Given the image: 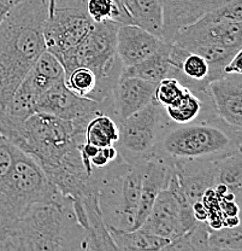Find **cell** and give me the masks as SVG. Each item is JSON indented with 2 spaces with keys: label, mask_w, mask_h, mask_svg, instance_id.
<instances>
[{
  "label": "cell",
  "mask_w": 242,
  "mask_h": 251,
  "mask_svg": "<svg viewBox=\"0 0 242 251\" xmlns=\"http://www.w3.org/2000/svg\"><path fill=\"white\" fill-rule=\"evenodd\" d=\"M47 0H21L0 22V109L46 51Z\"/></svg>",
  "instance_id": "1"
},
{
  "label": "cell",
  "mask_w": 242,
  "mask_h": 251,
  "mask_svg": "<svg viewBox=\"0 0 242 251\" xmlns=\"http://www.w3.org/2000/svg\"><path fill=\"white\" fill-rule=\"evenodd\" d=\"M10 250H86L87 238L72 200L57 190L33 204L12 226Z\"/></svg>",
  "instance_id": "2"
},
{
  "label": "cell",
  "mask_w": 242,
  "mask_h": 251,
  "mask_svg": "<svg viewBox=\"0 0 242 251\" xmlns=\"http://www.w3.org/2000/svg\"><path fill=\"white\" fill-rule=\"evenodd\" d=\"M242 129L223 121L215 109L188 124L169 120L161 129L154 155L168 161H218L241 150Z\"/></svg>",
  "instance_id": "3"
},
{
  "label": "cell",
  "mask_w": 242,
  "mask_h": 251,
  "mask_svg": "<svg viewBox=\"0 0 242 251\" xmlns=\"http://www.w3.org/2000/svg\"><path fill=\"white\" fill-rule=\"evenodd\" d=\"M0 133L17 149L38 162L47 173L58 166L67 153L85 141L71 121L53 115L34 112L22 122H0Z\"/></svg>",
  "instance_id": "4"
},
{
  "label": "cell",
  "mask_w": 242,
  "mask_h": 251,
  "mask_svg": "<svg viewBox=\"0 0 242 251\" xmlns=\"http://www.w3.org/2000/svg\"><path fill=\"white\" fill-rule=\"evenodd\" d=\"M119 23H93L89 33L72 51L59 59L64 75L77 67L93 70L98 86L93 100H112V88L122 74L123 64L117 54V30Z\"/></svg>",
  "instance_id": "5"
},
{
  "label": "cell",
  "mask_w": 242,
  "mask_h": 251,
  "mask_svg": "<svg viewBox=\"0 0 242 251\" xmlns=\"http://www.w3.org/2000/svg\"><path fill=\"white\" fill-rule=\"evenodd\" d=\"M170 43L184 50L205 45L242 47V0H229L182 28Z\"/></svg>",
  "instance_id": "6"
},
{
  "label": "cell",
  "mask_w": 242,
  "mask_h": 251,
  "mask_svg": "<svg viewBox=\"0 0 242 251\" xmlns=\"http://www.w3.org/2000/svg\"><path fill=\"white\" fill-rule=\"evenodd\" d=\"M168 121L163 105L154 98L139 111L118 121L119 137L114 146L122 158L129 164L144 163L151 158Z\"/></svg>",
  "instance_id": "7"
},
{
  "label": "cell",
  "mask_w": 242,
  "mask_h": 251,
  "mask_svg": "<svg viewBox=\"0 0 242 251\" xmlns=\"http://www.w3.org/2000/svg\"><path fill=\"white\" fill-rule=\"evenodd\" d=\"M57 190L38 162L18 149L7 181L6 228L12 226L33 204L46 200Z\"/></svg>",
  "instance_id": "8"
},
{
  "label": "cell",
  "mask_w": 242,
  "mask_h": 251,
  "mask_svg": "<svg viewBox=\"0 0 242 251\" xmlns=\"http://www.w3.org/2000/svg\"><path fill=\"white\" fill-rule=\"evenodd\" d=\"M93 23L86 12V5L47 0V16L44 23L46 51L59 61L85 39Z\"/></svg>",
  "instance_id": "9"
},
{
  "label": "cell",
  "mask_w": 242,
  "mask_h": 251,
  "mask_svg": "<svg viewBox=\"0 0 242 251\" xmlns=\"http://www.w3.org/2000/svg\"><path fill=\"white\" fill-rule=\"evenodd\" d=\"M35 112L53 115L67 121H89L95 114L105 112L113 116L112 100L97 101L83 98L69 90L64 80L54 83L38 99ZM114 117V116H113Z\"/></svg>",
  "instance_id": "10"
},
{
  "label": "cell",
  "mask_w": 242,
  "mask_h": 251,
  "mask_svg": "<svg viewBox=\"0 0 242 251\" xmlns=\"http://www.w3.org/2000/svg\"><path fill=\"white\" fill-rule=\"evenodd\" d=\"M197 222L193 209L179 205L173 192L166 187L157 196L150 214L140 228L171 242L187 233Z\"/></svg>",
  "instance_id": "11"
},
{
  "label": "cell",
  "mask_w": 242,
  "mask_h": 251,
  "mask_svg": "<svg viewBox=\"0 0 242 251\" xmlns=\"http://www.w3.org/2000/svg\"><path fill=\"white\" fill-rule=\"evenodd\" d=\"M171 43L132 23L121 25L117 30V54L123 67H132L152 57L169 54Z\"/></svg>",
  "instance_id": "12"
},
{
  "label": "cell",
  "mask_w": 242,
  "mask_h": 251,
  "mask_svg": "<svg viewBox=\"0 0 242 251\" xmlns=\"http://www.w3.org/2000/svg\"><path fill=\"white\" fill-rule=\"evenodd\" d=\"M207 91L216 114L242 129V74H224L210 82Z\"/></svg>",
  "instance_id": "13"
},
{
  "label": "cell",
  "mask_w": 242,
  "mask_h": 251,
  "mask_svg": "<svg viewBox=\"0 0 242 251\" xmlns=\"http://www.w3.org/2000/svg\"><path fill=\"white\" fill-rule=\"evenodd\" d=\"M226 1L229 0H161L163 40L170 43L178 30Z\"/></svg>",
  "instance_id": "14"
},
{
  "label": "cell",
  "mask_w": 242,
  "mask_h": 251,
  "mask_svg": "<svg viewBox=\"0 0 242 251\" xmlns=\"http://www.w3.org/2000/svg\"><path fill=\"white\" fill-rule=\"evenodd\" d=\"M157 83L121 74L112 88L113 116L117 121L139 111L154 98Z\"/></svg>",
  "instance_id": "15"
},
{
  "label": "cell",
  "mask_w": 242,
  "mask_h": 251,
  "mask_svg": "<svg viewBox=\"0 0 242 251\" xmlns=\"http://www.w3.org/2000/svg\"><path fill=\"white\" fill-rule=\"evenodd\" d=\"M174 172L189 202L201 201L205 191L215 188L217 180V161L182 159L174 161Z\"/></svg>",
  "instance_id": "16"
},
{
  "label": "cell",
  "mask_w": 242,
  "mask_h": 251,
  "mask_svg": "<svg viewBox=\"0 0 242 251\" xmlns=\"http://www.w3.org/2000/svg\"><path fill=\"white\" fill-rule=\"evenodd\" d=\"M171 173H173V162L160 156L153 155L144 163L141 195L136 210L134 229L141 227L150 214L157 196L161 190L168 187Z\"/></svg>",
  "instance_id": "17"
},
{
  "label": "cell",
  "mask_w": 242,
  "mask_h": 251,
  "mask_svg": "<svg viewBox=\"0 0 242 251\" xmlns=\"http://www.w3.org/2000/svg\"><path fill=\"white\" fill-rule=\"evenodd\" d=\"M123 5L134 25L163 39L161 0H124Z\"/></svg>",
  "instance_id": "18"
},
{
  "label": "cell",
  "mask_w": 242,
  "mask_h": 251,
  "mask_svg": "<svg viewBox=\"0 0 242 251\" xmlns=\"http://www.w3.org/2000/svg\"><path fill=\"white\" fill-rule=\"evenodd\" d=\"M168 119L174 124H188L197 120L202 112L213 109L210 94H197L186 90L183 96L169 106H163Z\"/></svg>",
  "instance_id": "19"
},
{
  "label": "cell",
  "mask_w": 242,
  "mask_h": 251,
  "mask_svg": "<svg viewBox=\"0 0 242 251\" xmlns=\"http://www.w3.org/2000/svg\"><path fill=\"white\" fill-rule=\"evenodd\" d=\"M117 250L122 251H147L163 250L170 240L137 228L132 231H118L108 228Z\"/></svg>",
  "instance_id": "20"
},
{
  "label": "cell",
  "mask_w": 242,
  "mask_h": 251,
  "mask_svg": "<svg viewBox=\"0 0 242 251\" xmlns=\"http://www.w3.org/2000/svg\"><path fill=\"white\" fill-rule=\"evenodd\" d=\"M119 137L118 121L105 112L95 114L85 128V141L97 148L114 145Z\"/></svg>",
  "instance_id": "21"
},
{
  "label": "cell",
  "mask_w": 242,
  "mask_h": 251,
  "mask_svg": "<svg viewBox=\"0 0 242 251\" xmlns=\"http://www.w3.org/2000/svg\"><path fill=\"white\" fill-rule=\"evenodd\" d=\"M171 69H173V63L169 59V54H161L146 59L132 67H123L122 75L158 83L165 77H170Z\"/></svg>",
  "instance_id": "22"
},
{
  "label": "cell",
  "mask_w": 242,
  "mask_h": 251,
  "mask_svg": "<svg viewBox=\"0 0 242 251\" xmlns=\"http://www.w3.org/2000/svg\"><path fill=\"white\" fill-rule=\"evenodd\" d=\"M218 184L228 187L229 192L235 196L236 202L241 203L242 193V151H236L231 155L217 161Z\"/></svg>",
  "instance_id": "23"
},
{
  "label": "cell",
  "mask_w": 242,
  "mask_h": 251,
  "mask_svg": "<svg viewBox=\"0 0 242 251\" xmlns=\"http://www.w3.org/2000/svg\"><path fill=\"white\" fill-rule=\"evenodd\" d=\"M86 12L94 23H132L126 7L119 0H86ZM134 25V23H132Z\"/></svg>",
  "instance_id": "24"
},
{
  "label": "cell",
  "mask_w": 242,
  "mask_h": 251,
  "mask_svg": "<svg viewBox=\"0 0 242 251\" xmlns=\"http://www.w3.org/2000/svg\"><path fill=\"white\" fill-rule=\"evenodd\" d=\"M17 151L18 149L16 146L0 133V227L2 228L7 227L5 198H6L7 181L14 167Z\"/></svg>",
  "instance_id": "25"
},
{
  "label": "cell",
  "mask_w": 242,
  "mask_h": 251,
  "mask_svg": "<svg viewBox=\"0 0 242 251\" xmlns=\"http://www.w3.org/2000/svg\"><path fill=\"white\" fill-rule=\"evenodd\" d=\"M210 227L206 221H198L192 229L181 237L171 240L163 250L195 251L209 250Z\"/></svg>",
  "instance_id": "26"
},
{
  "label": "cell",
  "mask_w": 242,
  "mask_h": 251,
  "mask_svg": "<svg viewBox=\"0 0 242 251\" xmlns=\"http://www.w3.org/2000/svg\"><path fill=\"white\" fill-rule=\"evenodd\" d=\"M64 82L71 92L83 98L92 99L97 91L98 80L94 72L85 67H77L64 75Z\"/></svg>",
  "instance_id": "27"
},
{
  "label": "cell",
  "mask_w": 242,
  "mask_h": 251,
  "mask_svg": "<svg viewBox=\"0 0 242 251\" xmlns=\"http://www.w3.org/2000/svg\"><path fill=\"white\" fill-rule=\"evenodd\" d=\"M209 250L242 251L241 225L209 231Z\"/></svg>",
  "instance_id": "28"
},
{
  "label": "cell",
  "mask_w": 242,
  "mask_h": 251,
  "mask_svg": "<svg viewBox=\"0 0 242 251\" xmlns=\"http://www.w3.org/2000/svg\"><path fill=\"white\" fill-rule=\"evenodd\" d=\"M187 88L174 77H165L157 83L154 91V99L163 106H169L177 101Z\"/></svg>",
  "instance_id": "29"
},
{
  "label": "cell",
  "mask_w": 242,
  "mask_h": 251,
  "mask_svg": "<svg viewBox=\"0 0 242 251\" xmlns=\"http://www.w3.org/2000/svg\"><path fill=\"white\" fill-rule=\"evenodd\" d=\"M220 205L223 216H234L239 215V213H240V204L236 203L235 201H226L222 198Z\"/></svg>",
  "instance_id": "30"
},
{
  "label": "cell",
  "mask_w": 242,
  "mask_h": 251,
  "mask_svg": "<svg viewBox=\"0 0 242 251\" xmlns=\"http://www.w3.org/2000/svg\"><path fill=\"white\" fill-rule=\"evenodd\" d=\"M241 57H242V50L239 51L230 61L228 62V64L224 67V74H242L241 69Z\"/></svg>",
  "instance_id": "31"
},
{
  "label": "cell",
  "mask_w": 242,
  "mask_h": 251,
  "mask_svg": "<svg viewBox=\"0 0 242 251\" xmlns=\"http://www.w3.org/2000/svg\"><path fill=\"white\" fill-rule=\"evenodd\" d=\"M192 209H193V215L197 221H206L207 210H206V208H205L204 204H202L201 201H198V202L193 203Z\"/></svg>",
  "instance_id": "32"
},
{
  "label": "cell",
  "mask_w": 242,
  "mask_h": 251,
  "mask_svg": "<svg viewBox=\"0 0 242 251\" xmlns=\"http://www.w3.org/2000/svg\"><path fill=\"white\" fill-rule=\"evenodd\" d=\"M0 250H10L9 232L2 227H0Z\"/></svg>",
  "instance_id": "33"
},
{
  "label": "cell",
  "mask_w": 242,
  "mask_h": 251,
  "mask_svg": "<svg viewBox=\"0 0 242 251\" xmlns=\"http://www.w3.org/2000/svg\"><path fill=\"white\" fill-rule=\"evenodd\" d=\"M238 225H241L239 215L234 216H224L223 218V227H235Z\"/></svg>",
  "instance_id": "34"
},
{
  "label": "cell",
  "mask_w": 242,
  "mask_h": 251,
  "mask_svg": "<svg viewBox=\"0 0 242 251\" xmlns=\"http://www.w3.org/2000/svg\"><path fill=\"white\" fill-rule=\"evenodd\" d=\"M10 9H11V7H10V6L0 7V22H1V20H2V18H4V16L6 15V12L9 11Z\"/></svg>",
  "instance_id": "35"
}]
</instances>
